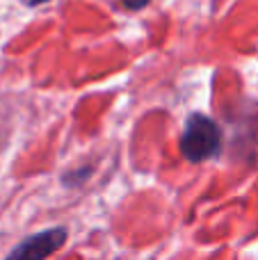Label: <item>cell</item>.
<instances>
[{
    "instance_id": "3",
    "label": "cell",
    "mask_w": 258,
    "mask_h": 260,
    "mask_svg": "<svg viewBox=\"0 0 258 260\" xmlns=\"http://www.w3.org/2000/svg\"><path fill=\"white\" fill-rule=\"evenodd\" d=\"M123 7L126 9H133V12H140V9H144L146 5L151 3V0H121Z\"/></svg>"
},
{
    "instance_id": "2",
    "label": "cell",
    "mask_w": 258,
    "mask_h": 260,
    "mask_svg": "<svg viewBox=\"0 0 258 260\" xmlns=\"http://www.w3.org/2000/svg\"><path fill=\"white\" fill-rule=\"evenodd\" d=\"M69 238V231L62 226H55V229H46L41 233H35L30 238H25L18 247H14L9 251V258H18V260H41L53 256L57 249L64 247Z\"/></svg>"
},
{
    "instance_id": "1",
    "label": "cell",
    "mask_w": 258,
    "mask_h": 260,
    "mask_svg": "<svg viewBox=\"0 0 258 260\" xmlns=\"http://www.w3.org/2000/svg\"><path fill=\"white\" fill-rule=\"evenodd\" d=\"M224 142V133L213 117L201 112H192L185 119L181 137V153L187 162H206L219 155Z\"/></svg>"
},
{
    "instance_id": "4",
    "label": "cell",
    "mask_w": 258,
    "mask_h": 260,
    "mask_svg": "<svg viewBox=\"0 0 258 260\" xmlns=\"http://www.w3.org/2000/svg\"><path fill=\"white\" fill-rule=\"evenodd\" d=\"M25 3H27V5H30V7H35V5H44V3H46V0H25Z\"/></svg>"
}]
</instances>
